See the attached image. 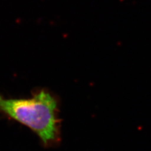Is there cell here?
I'll list each match as a JSON object with an SVG mask.
<instances>
[{
    "label": "cell",
    "instance_id": "obj_1",
    "mask_svg": "<svg viewBox=\"0 0 151 151\" xmlns=\"http://www.w3.org/2000/svg\"><path fill=\"white\" fill-rule=\"evenodd\" d=\"M57 103L48 92L42 90L30 99H5L0 95V111L36 133L45 145L57 134Z\"/></svg>",
    "mask_w": 151,
    "mask_h": 151
}]
</instances>
